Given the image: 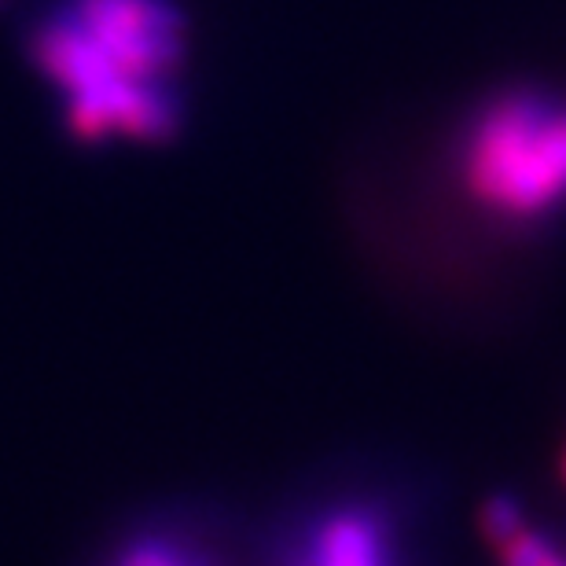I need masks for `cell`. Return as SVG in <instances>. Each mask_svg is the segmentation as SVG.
<instances>
[{"mask_svg":"<svg viewBox=\"0 0 566 566\" xmlns=\"http://www.w3.org/2000/svg\"><path fill=\"white\" fill-rule=\"evenodd\" d=\"M496 566H566V537L552 534L515 501H493L482 515Z\"/></svg>","mask_w":566,"mask_h":566,"instance_id":"obj_5","label":"cell"},{"mask_svg":"<svg viewBox=\"0 0 566 566\" xmlns=\"http://www.w3.org/2000/svg\"><path fill=\"white\" fill-rule=\"evenodd\" d=\"M96 566H235V563L196 523L151 518V523L122 534Z\"/></svg>","mask_w":566,"mask_h":566,"instance_id":"obj_4","label":"cell"},{"mask_svg":"<svg viewBox=\"0 0 566 566\" xmlns=\"http://www.w3.org/2000/svg\"><path fill=\"white\" fill-rule=\"evenodd\" d=\"M563 474H566V449H563Z\"/></svg>","mask_w":566,"mask_h":566,"instance_id":"obj_6","label":"cell"},{"mask_svg":"<svg viewBox=\"0 0 566 566\" xmlns=\"http://www.w3.org/2000/svg\"><path fill=\"white\" fill-rule=\"evenodd\" d=\"M269 566H412V548L382 496L343 493L294 512L269 545Z\"/></svg>","mask_w":566,"mask_h":566,"instance_id":"obj_3","label":"cell"},{"mask_svg":"<svg viewBox=\"0 0 566 566\" xmlns=\"http://www.w3.org/2000/svg\"><path fill=\"white\" fill-rule=\"evenodd\" d=\"M27 55L74 140L158 147L185 126L188 22L177 0H52L30 22Z\"/></svg>","mask_w":566,"mask_h":566,"instance_id":"obj_1","label":"cell"},{"mask_svg":"<svg viewBox=\"0 0 566 566\" xmlns=\"http://www.w3.org/2000/svg\"><path fill=\"white\" fill-rule=\"evenodd\" d=\"M460 180L471 202L512 224L566 210V99L507 93L463 133Z\"/></svg>","mask_w":566,"mask_h":566,"instance_id":"obj_2","label":"cell"}]
</instances>
